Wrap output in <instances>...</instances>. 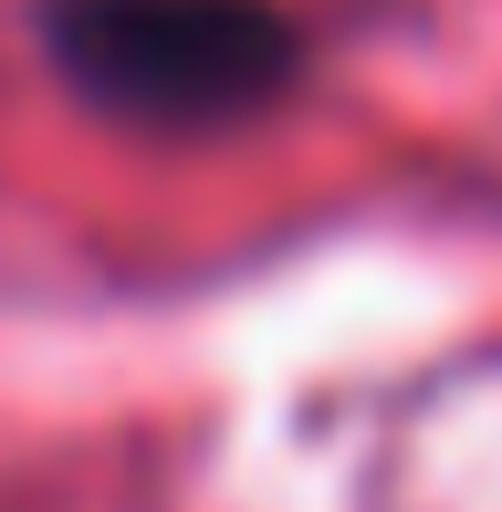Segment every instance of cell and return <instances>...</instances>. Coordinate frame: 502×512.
I'll return each instance as SVG.
<instances>
[{
    "label": "cell",
    "instance_id": "obj_1",
    "mask_svg": "<svg viewBox=\"0 0 502 512\" xmlns=\"http://www.w3.org/2000/svg\"><path fill=\"white\" fill-rule=\"evenodd\" d=\"M42 53L95 115L199 136L283 95L304 32L272 0H42Z\"/></svg>",
    "mask_w": 502,
    "mask_h": 512
}]
</instances>
